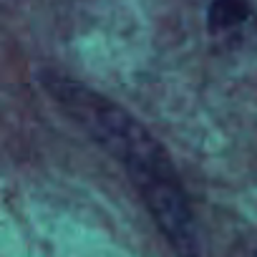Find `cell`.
Here are the masks:
<instances>
[{
    "mask_svg": "<svg viewBox=\"0 0 257 257\" xmlns=\"http://www.w3.org/2000/svg\"><path fill=\"white\" fill-rule=\"evenodd\" d=\"M43 86L83 132L126 169L147 212L177 257H202L199 229L167 149L123 106L58 73H43Z\"/></svg>",
    "mask_w": 257,
    "mask_h": 257,
    "instance_id": "cell-1",
    "label": "cell"
},
{
    "mask_svg": "<svg viewBox=\"0 0 257 257\" xmlns=\"http://www.w3.org/2000/svg\"><path fill=\"white\" fill-rule=\"evenodd\" d=\"M247 18H249L247 0H212V6H209V28L212 31L239 28Z\"/></svg>",
    "mask_w": 257,
    "mask_h": 257,
    "instance_id": "cell-2",
    "label": "cell"
}]
</instances>
